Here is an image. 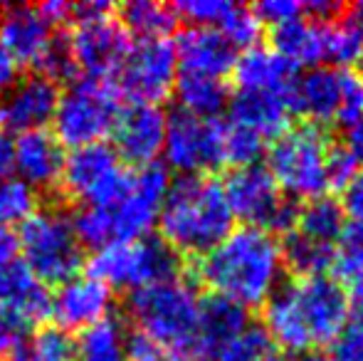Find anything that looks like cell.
Wrapping results in <instances>:
<instances>
[{
    "instance_id": "cell-1",
    "label": "cell",
    "mask_w": 363,
    "mask_h": 361,
    "mask_svg": "<svg viewBox=\"0 0 363 361\" xmlns=\"http://www.w3.org/2000/svg\"><path fill=\"white\" fill-rule=\"evenodd\" d=\"M264 332L289 354H306L339 342L351 322L344 282L329 274L282 282L262 304Z\"/></svg>"
},
{
    "instance_id": "cell-2",
    "label": "cell",
    "mask_w": 363,
    "mask_h": 361,
    "mask_svg": "<svg viewBox=\"0 0 363 361\" xmlns=\"http://www.w3.org/2000/svg\"><path fill=\"white\" fill-rule=\"evenodd\" d=\"M282 274L279 238L247 226L233 231L196 262L198 282L206 284L213 294L242 304L245 309L262 307L282 284Z\"/></svg>"
},
{
    "instance_id": "cell-3",
    "label": "cell",
    "mask_w": 363,
    "mask_h": 361,
    "mask_svg": "<svg viewBox=\"0 0 363 361\" xmlns=\"http://www.w3.org/2000/svg\"><path fill=\"white\" fill-rule=\"evenodd\" d=\"M171 181V171L158 161L131 169L126 186L111 201L82 206L72 218L79 243L91 250H101L106 245L146 238L156 226Z\"/></svg>"
},
{
    "instance_id": "cell-4",
    "label": "cell",
    "mask_w": 363,
    "mask_h": 361,
    "mask_svg": "<svg viewBox=\"0 0 363 361\" xmlns=\"http://www.w3.org/2000/svg\"><path fill=\"white\" fill-rule=\"evenodd\" d=\"M161 240L181 257H203L233 233L235 218L220 181L211 176H178L158 211Z\"/></svg>"
},
{
    "instance_id": "cell-5",
    "label": "cell",
    "mask_w": 363,
    "mask_h": 361,
    "mask_svg": "<svg viewBox=\"0 0 363 361\" xmlns=\"http://www.w3.org/2000/svg\"><path fill=\"white\" fill-rule=\"evenodd\" d=\"M126 309L136 332L151 339L158 349L196 361L201 294L193 282L176 277L131 292Z\"/></svg>"
},
{
    "instance_id": "cell-6",
    "label": "cell",
    "mask_w": 363,
    "mask_h": 361,
    "mask_svg": "<svg viewBox=\"0 0 363 361\" xmlns=\"http://www.w3.org/2000/svg\"><path fill=\"white\" fill-rule=\"evenodd\" d=\"M18 252L25 267L48 287L77 277L84 265V245L77 238L72 216L60 208L35 211L20 226Z\"/></svg>"
},
{
    "instance_id": "cell-7",
    "label": "cell",
    "mask_w": 363,
    "mask_h": 361,
    "mask_svg": "<svg viewBox=\"0 0 363 361\" xmlns=\"http://www.w3.org/2000/svg\"><path fill=\"white\" fill-rule=\"evenodd\" d=\"M329 134L321 126H289L267 149V171L291 201H314L329 191Z\"/></svg>"
},
{
    "instance_id": "cell-8",
    "label": "cell",
    "mask_w": 363,
    "mask_h": 361,
    "mask_svg": "<svg viewBox=\"0 0 363 361\" xmlns=\"http://www.w3.org/2000/svg\"><path fill=\"white\" fill-rule=\"evenodd\" d=\"M89 274L109 289H126L131 294L181 277V255H176L161 238L146 235L94 250L89 257Z\"/></svg>"
},
{
    "instance_id": "cell-9",
    "label": "cell",
    "mask_w": 363,
    "mask_h": 361,
    "mask_svg": "<svg viewBox=\"0 0 363 361\" xmlns=\"http://www.w3.org/2000/svg\"><path fill=\"white\" fill-rule=\"evenodd\" d=\"M121 94L106 79H74L65 91H60L55 109L52 134L60 144L69 149L86 144H99L111 136L121 111Z\"/></svg>"
},
{
    "instance_id": "cell-10",
    "label": "cell",
    "mask_w": 363,
    "mask_h": 361,
    "mask_svg": "<svg viewBox=\"0 0 363 361\" xmlns=\"http://www.w3.org/2000/svg\"><path fill=\"white\" fill-rule=\"evenodd\" d=\"M74 30L67 38L77 72L89 79L116 77L126 52L131 48V35L119 18L111 15V5L101 0L72 5Z\"/></svg>"
},
{
    "instance_id": "cell-11",
    "label": "cell",
    "mask_w": 363,
    "mask_h": 361,
    "mask_svg": "<svg viewBox=\"0 0 363 361\" xmlns=\"http://www.w3.org/2000/svg\"><path fill=\"white\" fill-rule=\"evenodd\" d=\"M220 188L235 221H242L247 223V228H259L272 235H287L294 231L299 206L296 201L282 196L267 166L252 164L230 169Z\"/></svg>"
},
{
    "instance_id": "cell-12",
    "label": "cell",
    "mask_w": 363,
    "mask_h": 361,
    "mask_svg": "<svg viewBox=\"0 0 363 361\" xmlns=\"http://www.w3.org/2000/svg\"><path fill=\"white\" fill-rule=\"evenodd\" d=\"M166 169L178 176H208L225 166V121L201 119L183 109L166 116Z\"/></svg>"
},
{
    "instance_id": "cell-13",
    "label": "cell",
    "mask_w": 363,
    "mask_h": 361,
    "mask_svg": "<svg viewBox=\"0 0 363 361\" xmlns=\"http://www.w3.org/2000/svg\"><path fill=\"white\" fill-rule=\"evenodd\" d=\"M178 82V57L171 38H146L131 43L116 84L119 94L134 104H161L173 94Z\"/></svg>"
},
{
    "instance_id": "cell-14",
    "label": "cell",
    "mask_w": 363,
    "mask_h": 361,
    "mask_svg": "<svg viewBox=\"0 0 363 361\" xmlns=\"http://www.w3.org/2000/svg\"><path fill=\"white\" fill-rule=\"evenodd\" d=\"M129 171L131 169L121 164L116 151L106 141H99L69 149V154L65 156L60 183L84 206H99L111 201L126 186Z\"/></svg>"
},
{
    "instance_id": "cell-15",
    "label": "cell",
    "mask_w": 363,
    "mask_h": 361,
    "mask_svg": "<svg viewBox=\"0 0 363 361\" xmlns=\"http://www.w3.org/2000/svg\"><path fill=\"white\" fill-rule=\"evenodd\" d=\"M111 139L116 156L121 164L134 169L156 164L163 154V139H166V111L156 104H134L121 106L119 119L111 129Z\"/></svg>"
},
{
    "instance_id": "cell-16",
    "label": "cell",
    "mask_w": 363,
    "mask_h": 361,
    "mask_svg": "<svg viewBox=\"0 0 363 361\" xmlns=\"http://www.w3.org/2000/svg\"><path fill=\"white\" fill-rule=\"evenodd\" d=\"M60 87L45 74L35 72L20 77L0 96V124L15 134L48 129L57 109Z\"/></svg>"
},
{
    "instance_id": "cell-17",
    "label": "cell",
    "mask_w": 363,
    "mask_h": 361,
    "mask_svg": "<svg viewBox=\"0 0 363 361\" xmlns=\"http://www.w3.org/2000/svg\"><path fill=\"white\" fill-rule=\"evenodd\" d=\"M114 297L106 284L91 274H77L57 287L50 302V317L57 319L62 329H86L111 314Z\"/></svg>"
},
{
    "instance_id": "cell-18",
    "label": "cell",
    "mask_w": 363,
    "mask_h": 361,
    "mask_svg": "<svg viewBox=\"0 0 363 361\" xmlns=\"http://www.w3.org/2000/svg\"><path fill=\"white\" fill-rule=\"evenodd\" d=\"M176 45L178 74L228 79L238 62V50L213 28H186Z\"/></svg>"
},
{
    "instance_id": "cell-19",
    "label": "cell",
    "mask_w": 363,
    "mask_h": 361,
    "mask_svg": "<svg viewBox=\"0 0 363 361\" xmlns=\"http://www.w3.org/2000/svg\"><path fill=\"white\" fill-rule=\"evenodd\" d=\"M65 146L50 129L18 134L13 141V174L33 191L52 188L60 183L65 166Z\"/></svg>"
},
{
    "instance_id": "cell-20",
    "label": "cell",
    "mask_w": 363,
    "mask_h": 361,
    "mask_svg": "<svg viewBox=\"0 0 363 361\" xmlns=\"http://www.w3.org/2000/svg\"><path fill=\"white\" fill-rule=\"evenodd\" d=\"M230 124L250 129L264 141L277 139L291 126V91H247L238 89L230 96Z\"/></svg>"
},
{
    "instance_id": "cell-21",
    "label": "cell",
    "mask_w": 363,
    "mask_h": 361,
    "mask_svg": "<svg viewBox=\"0 0 363 361\" xmlns=\"http://www.w3.org/2000/svg\"><path fill=\"white\" fill-rule=\"evenodd\" d=\"M0 43L20 65L28 62L38 67L55 43V33L38 5H10L0 15Z\"/></svg>"
},
{
    "instance_id": "cell-22",
    "label": "cell",
    "mask_w": 363,
    "mask_h": 361,
    "mask_svg": "<svg viewBox=\"0 0 363 361\" xmlns=\"http://www.w3.org/2000/svg\"><path fill=\"white\" fill-rule=\"evenodd\" d=\"M341 104V70L311 67L294 79L291 87V111L304 119V124L329 126L336 124Z\"/></svg>"
},
{
    "instance_id": "cell-23",
    "label": "cell",
    "mask_w": 363,
    "mask_h": 361,
    "mask_svg": "<svg viewBox=\"0 0 363 361\" xmlns=\"http://www.w3.org/2000/svg\"><path fill=\"white\" fill-rule=\"evenodd\" d=\"M250 324V309L220 294L201 297L198 314V357L196 361H211L213 354L233 337H238Z\"/></svg>"
},
{
    "instance_id": "cell-24",
    "label": "cell",
    "mask_w": 363,
    "mask_h": 361,
    "mask_svg": "<svg viewBox=\"0 0 363 361\" xmlns=\"http://www.w3.org/2000/svg\"><path fill=\"white\" fill-rule=\"evenodd\" d=\"M296 70L284 62L272 48H250L238 55L233 77L238 89L247 91H284L289 94L294 87Z\"/></svg>"
},
{
    "instance_id": "cell-25",
    "label": "cell",
    "mask_w": 363,
    "mask_h": 361,
    "mask_svg": "<svg viewBox=\"0 0 363 361\" xmlns=\"http://www.w3.org/2000/svg\"><path fill=\"white\" fill-rule=\"evenodd\" d=\"M272 50L289 62L291 67H321L326 57L324 48V23L314 18H294L272 28Z\"/></svg>"
},
{
    "instance_id": "cell-26",
    "label": "cell",
    "mask_w": 363,
    "mask_h": 361,
    "mask_svg": "<svg viewBox=\"0 0 363 361\" xmlns=\"http://www.w3.org/2000/svg\"><path fill=\"white\" fill-rule=\"evenodd\" d=\"M50 287L40 282L23 260H13L0 270V304L25 314L30 322H38L50 314Z\"/></svg>"
},
{
    "instance_id": "cell-27",
    "label": "cell",
    "mask_w": 363,
    "mask_h": 361,
    "mask_svg": "<svg viewBox=\"0 0 363 361\" xmlns=\"http://www.w3.org/2000/svg\"><path fill=\"white\" fill-rule=\"evenodd\" d=\"M74 361H129V329L109 314L101 322L82 329L74 339Z\"/></svg>"
},
{
    "instance_id": "cell-28",
    "label": "cell",
    "mask_w": 363,
    "mask_h": 361,
    "mask_svg": "<svg viewBox=\"0 0 363 361\" xmlns=\"http://www.w3.org/2000/svg\"><path fill=\"white\" fill-rule=\"evenodd\" d=\"M324 62L339 67H359L363 60V20L351 8L341 10L336 18L324 23Z\"/></svg>"
},
{
    "instance_id": "cell-29",
    "label": "cell",
    "mask_w": 363,
    "mask_h": 361,
    "mask_svg": "<svg viewBox=\"0 0 363 361\" xmlns=\"http://www.w3.org/2000/svg\"><path fill=\"white\" fill-rule=\"evenodd\" d=\"M279 245H282L284 270H289L294 279L321 277L334 267V245L316 243L311 238L299 235L296 231L287 233L284 240H279Z\"/></svg>"
},
{
    "instance_id": "cell-30",
    "label": "cell",
    "mask_w": 363,
    "mask_h": 361,
    "mask_svg": "<svg viewBox=\"0 0 363 361\" xmlns=\"http://www.w3.org/2000/svg\"><path fill=\"white\" fill-rule=\"evenodd\" d=\"M178 109L188 111L201 119H216L230 101V84L228 79H208V77H188L178 74L176 82Z\"/></svg>"
},
{
    "instance_id": "cell-31",
    "label": "cell",
    "mask_w": 363,
    "mask_h": 361,
    "mask_svg": "<svg viewBox=\"0 0 363 361\" xmlns=\"http://www.w3.org/2000/svg\"><path fill=\"white\" fill-rule=\"evenodd\" d=\"M346 226L344 211H341L339 201L329 196L314 198L299 206L296 213V226L294 231L304 238H311L316 243H326V245H336L341 231Z\"/></svg>"
},
{
    "instance_id": "cell-32",
    "label": "cell",
    "mask_w": 363,
    "mask_h": 361,
    "mask_svg": "<svg viewBox=\"0 0 363 361\" xmlns=\"http://www.w3.org/2000/svg\"><path fill=\"white\" fill-rule=\"evenodd\" d=\"M119 23L129 35H136L139 40L146 38H168L176 28L178 18L173 13V5L156 3V0H131L121 5Z\"/></svg>"
},
{
    "instance_id": "cell-33",
    "label": "cell",
    "mask_w": 363,
    "mask_h": 361,
    "mask_svg": "<svg viewBox=\"0 0 363 361\" xmlns=\"http://www.w3.org/2000/svg\"><path fill=\"white\" fill-rule=\"evenodd\" d=\"M15 361H74V337L57 324L43 327L30 334Z\"/></svg>"
},
{
    "instance_id": "cell-34",
    "label": "cell",
    "mask_w": 363,
    "mask_h": 361,
    "mask_svg": "<svg viewBox=\"0 0 363 361\" xmlns=\"http://www.w3.org/2000/svg\"><path fill=\"white\" fill-rule=\"evenodd\" d=\"M274 354V344L262 324L250 322L238 337H233L228 344L213 354L211 361H264Z\"/></svg>"
},
{
    "instance_id": "cell-35",
    "label": "cell",
    "mask_w": 363,
    "mask_h": 361,
    "mask_svg": "<svg viewBox=\"0 0 363 361\" xmlns=\"http://www.w3.org/2000/svg\"><path fill=\"white\" fill-rule=\"evenodd\" d=\"M38 211V191L20 179L0 181V228L13 231V226H23Z\"/></svg>"
},
{
    "instance_id": "cell-36",
    "label": "cell",
    "mask_w": 363,
    "mask_h": 361,
    "mask_svg": "<svg viewBox=\"0 0 363 361\" xmlns=\"http://www.w3.org/2000/svg\"><path fill=\"white\" fill-rule=\"evenodd\" d=\"M334 270L341 279H351V282L363 277V226L356 223L344 226L334 245Z\"/></svg>"
},
{
    "instance_id": "cell-37",
    "label": "cell",
    "mask_w": 363,
    "mask_h": 361,
    "mask_svg": "<svg viewBox=\"0 0 363 361\" xmlns=\"http://www.w3.org/2000/svg\"><path fill=\"white\" fill-rule=\"evenodd\" d=\"M264 149H267V141L262 136L252 134L250 129H242L238 124L225 121V164H230L233 169L252 166L259 161Z\"/></svg>"
},
{
    "instance_id": "cell-38",
    "label": "cell",
    "mask_w": 363,
    "mask_h": 361,
    "mask_svg": "<svg viewBox=\"0 0 363 361\" xmlns=\"http://www.w3.org/2000/svg\"><path fill=\"white\" fill-rule=\"evenodd\" d=\"M218 33L223 35L235 50H250L257 45L259 33H262V23L257 20L252 8L235 3L233 10L228 13V18H225L223 25L218 28Z\"/></svg>"
},
{
    "instance_id": "cell-39",
    "label": "cell",
    "mask_w": 363,
    "mask_h": 361,
    "mask_svg": "<svg viewBox=\"0 0 363 361\" xmlns=\"http://www.w3.org/2000/svg\"><path fill=\"white\" fill-rule=\"evenodd\" d=\"M33 324L25 314L0 304V359H18L33 334Z\"/></svg>"
},
{
    "instance_id": "cell-40",
    "label": "cell",
    "mask_w": 363,
    "mask_h": 361,
    "mask_svg": "<svg viewBox=\"0 0 363 361\" xmlns=\"http://www.w3.org/2000/svg\"><path fill=\"white\" fill-rule=\"evenodd\" d=\"M233 5L235 3H225V0H183V3L173 5V13L176 18L191 23V28L218 30L233 10Z\"/></svg>"
},
{
    "instance_id": "cell-41",
    "label": "cell",
    "mask_w": 363,
    "mask_h": 361,
    "mask_svg": "<svg viewBox=\"0 0 363 361\" xmlns=\"http://www.w3.org/2000/svg\"><path fill=\"white\" fill-rule=\"evenodd\" d=\"M363 116V77L356 70H341V104L336 124L349 129Z\"/></svg>"
},
{
    "instance_id": "cell-42",
    "label": "cell",
    "mask_w": 363,
    "mask_h": 361,
    "mask_svg": "<svg viewBox=\"0 0 363 361\" xmlns=\"http://www.w3.org/2000/svg\"><path fill=\"white\" fill-rule=\"evenodd\" d=\"M38 72L50 77L52 82H60V79H72L77 74L72 52H69L67 40L55 38V43L50 45V50L45 52V57L38 62Z\"/></svg>"
},
{
    "instance_id": "cell-43",
    "label": "cell",
    "mask_w": 363,
    "mask_h": 361,
    "mask_svg": "<svg viewBox=\"0 0 363 361\" xmlns=\"http://www.w3.org/2000/svg\"><path fill=\"white\" fill-rule=\"evenodd\" d=\"M252 10L259 23H267L272 28H277L282 23L301 18L304 15V3H296V0H264V3L255 5Z\"/></svg>"
},
{
    "instance_id": "cell-44",
    "label": "cell",
    "mask_w": 363,
    "mask_h": 361,
    "mask_svg": "<svg viewBox=\"0 0 363 361\" xmlns=\"http://www.w3.org/2000/svg\"><path fill=\"white\" fill-rule=\"evenodd\" d=\"M359 174V164L356 159L344 149V146H331L329 151V166H326V176H329V188H344L354 176Z\"/></svg>"
},
{
    "instance_id": "cell-45",
    "label": "cell",
    "mask_w": 363,
    "mask_h": 361,
    "mask_svg": "<svg viewBox=\"0 0 363 361\" xmlns=\"http://www.w3.org/2000/svg\"><path fill=\"white\" fill-rule=\"evenodd\" d=\"M341 211L344 218H349V223L363 226V171L354 176L344 188H341Z\"/></svg>"
},
{
    "instance_id": "cell-46",
    "label": "cell",
    "mask_w": 363,
    "mask_h": 361,
    "mask_svg": "<svg viewBox=\"0 0 363 361\" xmlns=\"http://www.w3.org/2000/svg\"><path fill=\"white\" fill-rule=\"evenodd\" d=\"M20 79V62L15 55L0 43V96L5 94Z\"/></svg>"
},
{
    "instance_id": "cell-47",
    "label": "cell",
    "mask_w": 363,
    "mask_h": 361,
    "mask_svg": "<svg viewBox=\"0 0 363 361\" xmlns=\"http://www.w3.org/2000/svg\"><path fill=\"white\" fill-rule=\"evenodd\" d=\"M344 149L349 151L351 156L356 159V164L363 166V116L359 121H354V124L346 129V144Z\"/></svg>"
},
{
    "instance_id": "cell-48",
    "label": "cell",
    "mask_w": 363,
    "mask_h": 361,
    "mask_svg": "<svg viewBox=\"0 0 363 361\" xmlns=\"http://www.w3.org/2000/svg\"><path fill=\"white\" fill-rule=\"evenodd\" d=\"M18 260V235L8 228H0V270Z\"/></svg>"
},
{
    "instance_id": "cell-49",
    "label": "cell",
    "mask_w": 363,
    "mask_h": 361,
    "mask_svg": "<svg viewBox=\"0 0 363 361\" xmlns=\"http://www.w3.org/2000/svg\"><path fill=\"white\" fill-rule=\"evenodd\" d=\"M13 176V141L0 136V181Z\"/></svg>"
},
{
    "instance_id": "cell-50",
    "label": "cell",
    "mask_w": 363,
    "mask_h": 361,
    "mask_svg": "<svg viewBox=\"0 0 363 361\" xmlns=\"http://www.w3.org/2000/svg\"><path fill=\"white\" fill-rule=\"evenodd\" d=\"M349 299H351V312H356V317L361 319L359 324H363V277L351 282Z\"/></svg>"
},
{
    "instance_id": "cell-51",
    "label": "cell",
    "mask_w": 363,
    "mask_h": 361,
    "mask_svg": "<svg viewBox=\"0 0 363 361\" xmlns=\"http://www.w3.org/2000/svg\"><path fill=\"white\" fill-rule=\"evenodd\" d=\"M141 361H188V359L176 357V354H168V352H163V349H158V352H153L151 357H146V359H141Z\"/></svg>"
},
{
    "instance_id": "cell-52",
    "label": "cell",
    "mask_w": 363,
    "mask_h": 361,
    "mask_svg": "<svg viewBox=\"0 0 363 361\" xmlns=\"http://www.w3.org/2000/svg\"><path fill=\"white\" fill-rule=\"evenodd\" d=\"M299 361H339L334 354H326V352H306L301 354Z\"/></svg>"
},
{
    "instance_id": "cell-53",
    "label": "cell",
    "mask_w": 363,
    "mask_h": 361,
    "mask_svg": "<svg viewBox=\"0 0 363 361\" xmlns=\"http://www.w3.org/2000/svg\"><path fill=\"white\" fill-rule=\"evenodd\" d=\"M351 10H354V13L363 20V0H361V3H356V5H351Z\"/></svg>"
},
{
    "instance_id": "cell-54",
    "label": "cell",
    "mask_w": 363,
    "mask_h": 361,
    "mask_svg": "<svg viewBox=\"0 0 363 361\" xmlns=\"http://www.w3.org/2000/svg\"><path fill=\"white\" fill-rule=\"evenodd\" d=\"M264 361H289L287 357H279V354H272L269 359H264Z\"/></svg>"
},
{
    "instance_id": "cell-55",
    "label": "cell",
    "mask_w": 363,
    "mask_h": 361,
    "mask_svg": "<svg viewBox=\"0 0 363 361\" xmlns=\"http://www.w3.org/2000/svg\"><path fill=\"white\" fill-rule=\"evenodd\" d=\"M361 361H363V357H361Z\"/></svg>"
},
{
    "instance_id": "cell-56",
    "label": "cell",
    "mask_w": 363,
    "mask_h": 361,
    "mask_svg": "<svg viewBox=\"0 0 363 361\" xmlns=\"http://www.w3.org/2000/svg\"><path fill=\"white\" fill-rule=\"evenodd\" d=\"M0 361H3V359H0Z\"/></svg>"
}]
</instances>
